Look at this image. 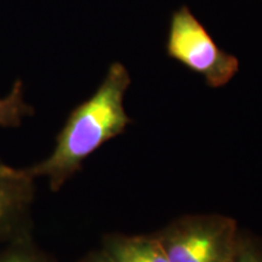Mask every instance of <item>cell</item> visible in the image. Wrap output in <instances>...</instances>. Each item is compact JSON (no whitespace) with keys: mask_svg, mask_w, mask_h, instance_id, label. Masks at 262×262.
<instances>
[{"mask_svg":"<svg viewBox=\"0 0 262 262\" xmlns=\"http://www.w3.org/2000/svg\"><path fill=\"white\" fill-rule=\"evenodd\" d=\"M130 85L125 66L114 62L95 94L75 107L56 146L47 159L26 168L33 179L45 178L52 191H58L80 169L81 164L104 142L122 134L130 118L124 108V96Z\"/></svg>","mask_w":262,"mask_h":262,"instance_id":"1","label":"cell"},{"mask_svg":"<svg viewBox=\"0 0 262 262\" xmlns=\"http://www.w3.org/2000/svg\"><path fill=\"white\" fill-rule=\"evenodd\" d=\"M166 51L173 60L203 75L211 88L224 86L239 68L237 57L215 44L188 6H181L171 16Z\"/></svg>","mask_w":262,"mask_h":262,"instance_id":"2","label":"cell"},{"mask_svg":"<svg viewBox=\"0 0 262 262\" xmlns=\"http://www.w3.org/2000/svg\"><path fill=\"white\" fill-rule=\"evenodd\" d=\"M235 224L226 217H193L170 227L159 239L169 262H231Z\"/></svg>","mask_w":262,"mask_h":262,"instance_id":"3","label":"cell"},{"mask_svg":"<svg viewBox=\"0 0 262 262\" xmlns=\"http://www.w3.org/2000/svg\"><path fill=\"white\" fill-rule=\"evenodd\" d=\"M34 180L0 159V245L28 234Z\"/></svg>","mask_w":262,"mask_h":262,"instance_id":"4","label":"cell"},{"mask_svg":"<svg viewBox=\"0 0 262 262\" xmlns=\"http://www.w3.org/2000/svg\"><path fill=\"white\" fill-rule=\"evenodd\" d=\"M33 113L34 108L26 102L24 81L16 79L10 93L0 98V127H19Z\"/></svg>","mask_w":262,"mask_h":262,"instance_id":"5","label":"cell"},{"mask_svg":"<svg viewBox=\"0 0 262 262\" xmlns=\"http://www.w3.org/2000/svg\"><path fill=\"white\" fill-rule=\"evenodd\" d=\"M0 262H44L29 243L28 234L0 245Z\"/></svg>","mask_w":262,"mask_h":262,"instance_id":"6","label":"cell"},{"mask_svg":"<svg viewBox=\"0 0 262 262\" xmlns=\"http://www.w3.org/2000/svg\"><path fill=\"white\" fill-rule=\"evenodd\" d=\"M108 255L113 262H145L137 253L131 239H114L107 245Z\"/></svg>","mask_w":262,"mask_h":262,"instance_id":"7","label":"cell"},{"mask_svg":"<svg viewBox=\"0 0 262 262\" xmlns=\"http://www.w3.org/2000/svg\"><path fill=\"white\" fill-rule=\"evenodd\" d=\"M231 262H262V253L253 248L243 249Z\"/></svg>","mask_w":262,"mask_h":262,"instance_id":"8","label":"cell"},{"mask_svg":"<svg viewBox=\"0 0 262 262\" xmlns=\"http://www.w3.org/2000/svg\"><path fill=\"white\" fill-rule=\"evenodd\" d=\"M89 262H113V261L107 256V258H97V260H93V261H89Z\"/></svg>","mask_w":262,"mask_h":262,"instance_id":"9","label":"cell"}]
</instances>
